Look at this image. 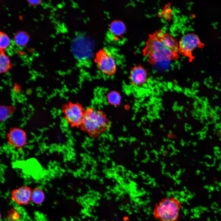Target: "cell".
<instances>
[{"label": "cell", "mask_w": 221, "mask_h": 221, "mask_svg": "<svg viewBox=\"0 0 221 221\" xmlns=\"http://www.w3.org/2000/svg\"><path fill=\"white\" fill-rule=\"evenodd\" d=\"M142 54L152 65L177 60L180 55L178 42L169 32L163 29H158L149 34Z\"/></svg>", "instance_id": "cell-1"}, {"label": "cell", "mask_w": 221, "mask_h": 221, "mask_svg": "<svg viewBox=\"0 0 221 221\" xmlns=\"http://www.w3.org/2000/svg\"><path fill=\"white\" fill-rule=\"evenodd\" d=\"M181 201L173 196L164 197L155 204L152 213L158 221H178Z\"/></svg>", "instance_id": "cell-2"}, {"label": "cell", "mask_w": 221, "mask_h": 221, "mask_svg": "<svg viewBox=\"0 0 221 221\" xmlns=\"http://www.w3.org/2000/svg\"><path fill=\"white\" fill-rule=\"evenodd\" d=\"M110 125V121L103 111L90 107L85 110L81 126L89 134L95 135L106 130Z\"/></svg>", "instance_id": "cell-3"}, {"label": "cell", "mask_w": 221, "mask_h": 221, "mask_svg": "<svg viewBox=\"0 0 221 221\" xmlns=\"http://www.w3.org/2000/svg\"><path fill=\"white\" fill-rule=\"evenodd\" d=\"M94 61L103 74L111 76L115 73L116 62L113 54L107 49L103 48L99 49L95 53Z\"/></svg>", "instance_id": "cell-4"}, {"label": "cell", "mask_w": 221, "mask_h": 221, "mask_svg": "<svg viewBox=\"0 0 221 221\" xmlns=\"http://www.w3.org/2000/svg\"><path fill=\"white\" fill-rule=\"evenodd\" d=\"M178 43L179 55L187 57L189 61H192L194 59L193 52L197 48H202L204 46V44L198 37L193 33L183 35Z\"/></svg>", "instance_id": "cell-5"}, {"label": "cell", "mask_w": 221, "mask_h": 221, "mask_svg": "<svg viewBox=\"0 0 221 221\" xmlns=\"http://www.w3.org/2000/svg\"><path fill=\"white\" fill-rule=\"evenodd\" d=\"M61 110L64 118L71 126H81L85 110L81 104L69 102L62 106Z\"/></svg>", "instance_id": "cell-6"}, {"label": "cell", "mask_w": 221, "mask_h": 221, "mask_svg": "<svg viewBox=\"0 0 221 221\" xmlns=\"http://www.w3.org/2000/svg\"><path fill=\"white\" fill-rule=\"evenodd\" d=\"M5 138L8 145L15 150H23L28 144L27 134L24 130L20 127L10 128L6 133Z\"/></svg>", "instance_id": "cell-7"}, {"label": "cell", "mask_w": 221, "mask_h": 221, "mask_svg": "<svg viewBox=\"0 0 221 221\" xmlns=\"http://www.w3.org/2000/svg\"><path fill=\"white\" fill-rule=\"evenodd\" d=\"M129 79L132 85L137 87L142 86L148 79L147 71L141 64L135 65L130 69Z\"/></svg>", "instance_id": "cell-8"}, {"label": "cell", "mask_w": 221, "mask_h": 221, "mask_svg": "<svg viewBox=\"0 0 221 221\" xmlns=\"http://www.w3.org/2000/svg\"><path fill=\"white\" fill-rule=\"evenodd\" d=\"M32 190L28 186H22L13 190L11 199L20 205H25L31 200Z\"/></svg>", "instance_id": "cell-9"}, {"label": "cell", "mask_w": 221, "mask_h": 221, "mask_svg": "<svg viewBox=\"0 0 221 221\" xmlns=\"http://www.w3.org/2000/svg\"><path fill=\"white\" fill-rule=\"evenodd\" d=\"M126 29V26L125 23L119 20L113 21L110 25V32L114 36L115 40L121 37L125 33Z\"/></svg>", "instance_id": "cell-10"}, {"label": "cell", "mask_w": 221, "mask_h": 221, "mask_svg": "<svg viewBox=\"0 0 221 221\" xmlns=\"http://www.w3.org/2000/svg\"><path fill=\"white\" fill-rule=\"evenodd\" d=\"M45 198L44 193L41 188L37 187L32 190L31 200L34 204H41Z\"/></svg>", "instance_id": "cell-11"}, {"label": "cell", "mask_w": 221, "mask_h": 221, "mask_svg": "<svg viewBox=\"0 0 221 221\" xmlns=\"http://www.w3.org/2000/svg\"><path fill=\"white\" fill-rule=\"evenodd\" d=\"M15 108L13 105H1L0 107V120L3 122L6 120L14 113Z\"/></svg>", "instance_id": "cell-12"}, {"label": "cell", "mask_w": 221, "mask_h": 221, "mask_svg": "<svg viewBox=\"0 0 221 221\" xmlns=\"http://www.w3.org/2000/svg\"><path fill=\"white\" fill-rule=\"evenodd\" d=\"M11 67L10 60L7 56L2 53L0 55V72L1 73L7 72Z\"/></svg>", "instance_id": "cell-13"}, {"label": "cell", "mask_w": 221, "mask_h": 221, "mask_svg": "<svg viewBox=\"0 0 221 221\" xmlns=\"http://www.w3.org/2000/svg\"><path fill=\"white\" fill-rule=\"evenodd\" d=\"M14 42L17 46H22L25 45L29 40V37L27 34L23 31L17 33L14 38Z\"/></svg>", "instance_id": "cell-14"}, {"label": "cell", "mask_w": 221, "mask_h": 221, "mask_svg": "<svg viewBox=\"0 0 221 221\" xmlns=\"http://www.w3.org/2000/svg\"><path fill=\"white\" fill-rule=\"evenodd\" d=\"M107 99L110 104L114 106H118L120 103L121 97L120 94L118 92L113 91L108 94Z\"/></svg>", "instance_id": "cell-15"}, {"label": "cell", "mask_w": 221, "mask_h": 221, "mask_svg": "<svg viewBox=\"0 0 221 221\" xmlns=\"http://www.w3.org/2000/svg\"><path fill=\"white\" fill-rule=\"evenodd\" d=\"M10 44V40L6 34L1 33L0 34V48L3 50L7 48Z\"/></svg>", "instance_id": "cell-16"}, {"label": "cell", "mask_w": 221, "mask_h": 221, "mask_svg": "<svg viewBox=\"0 0 221 221\" xmlns=\"http://www.w3.org/2000/svg\"><path fill=\"white\" fill-rule=\"evenodd\" d=\"M169 5L165 6L160 13V15L166 19H169L171 16L172 10L169 7Z\"/></svg>", "instance_id": "cell-17"}, {"label": "cell", "mask_w": 221, "mask_h": 221, "mask_svg": "<svg viewBox=\"0 0 221 221\" xmlns=\"http://www.w3.org/2000/svg\"><path fill=\"white\" fill-rule=\"evenodd\" d=\"M21 90V87L18 83H14L12 87V91L15 93H19Z\"/></svg>", "instance_id": "cell-18"}, {"label": "cell", "mask_w": 221, "mask_h": 221, "mask_svg": "<svg viewBox=\"0 0 221 221\" xmlns=\"http://www.w3.org/2000/svg\"><path fill=\"white\" fill-rule=\"evenodd\" d=\"M28 2L32 5H36L38 4L40 2V0H28Z\"/></svg>", "instance_id": "cell-19"}, {"label": "cell", "mask_w": 221, "mask_h": 221, "mask_svg": "<svg viewBox=\"0 0 221 221\" xmlns=\"http://www.w3.org/2000/svg\"><path fill=\"white\" fill-rule=\"evenodd\" d=\"M217 134L219 136L221 137V130H219L217 131Z\"/></svg>", "instance_id": "cell-20"}, {"label": "cell", "mask_w": 221, "mask_h": 221, "mask_svg": "<svg viewBox=\"0 0 221 221\" xmlns=\"http://www.w3.org/2000/svg\"><path fill=\"white\" fill-rule=\"evenodd\" d=\"M168 153V152L166 151H164L162 152V154L164 156H166L167 155Z\"/></svg>", "instance_id": "cell-21"}, {"label": "cell", "mask_w": 221, "mask_h": 221, "mask_svg": "<svg viewBox=\"0 0 221 221\" xmlns=\"http://www.w3.org/2000/svg\"><path fill=\"white\" fill-rule=\"evenodd\" d=\"M211 190V191H213L214 189V188L213 186H209V189Z\"/></svg>", "instance_id": "cell-22"}, {"label": "cell", "mask_w": 221, "mask_h": 221, "mask_svg": "<svg viewBox=\"0 0 221 221\" xmlns=\"http://www.w3.org/2000/svg\"><path fill=\"white\" fill-rule=\"evenodd\" d=\"M204 157L205 158L207 157V158H208L210 159H211V157L210 155H205Z\"/></svg>", "instance_id": "cell-23"}, {"label": "cell", "mask_w": 221, "mask_h": 221, "mask_svg": "<svg viewBox=\"0 0 221 221\" xmlns=\"http://www.w3.org/2000/svg\"><path fill=\"white\" fill-rule=\"evenodd\" d=\"M214 150H215V151L219 150V147H217V146L215 147H214Z\"/></svg>", "instance_id": "cell-24"}, {"label": "cell", "mask_w": 221, "mask_h": 221, "mask_svg": "<svg viewBox=\"0 0 221 221\" xmlns=\"http://www.w3.org/2000/svg\"><path fill=\"white\" fill-rule=\"evenodd\" d=\"M200 172H201V171H200V170H197L196 171V174H197V175H199V174H200Z\"/></svg>", "instance_id": "cell-25"}, {"label": "cell", "mask_w": 221, "mask_h": 221, "mask_svg": "<svg viewBox=\"0 0 221 221\" xmlns=\"http://www.w3.org/2000/svg\"><path fill=\"white\" fill-rule=\"evenodd\" d=\"M192 143L194 146H196L197 145V143L196 142H193Z\"/></svg>", "instance_id": "cell-26"}, {"label": "cell", "mask_w": 221, "mask_h": 221, "mask_svg": "<svg viewBox=\"0 0 221 221\" xmlns=\"http://www.w3.org/2000/svg\"><path fill=\"white\" fill-rule=\"evenodd\" d=\"M205 164L206 165V166L207 167H209L211 166V165L209 164L208 163H207V162H205Z\"/></svg>", "instance_id": "cell-27"}, {"label": "cell", "mask_w": 221, "mask_h": 221, "mask_svg": "<svg viewBox=\"0 0 221 221\" xmlns=\"http://www.w3.org/2000/svg\"><path fill=\"white\" fill-rule=\"evenodd\" d=\"M204 188H205L209 189V186H208V185H205V186L204 187Z\"/></svg>", "instance_id": "cell-28"}, {"label": "cell", "mask_w": 221, "mask_h": 221, "mask_svg": "<svg viewBox=\"0 0 221 221\" xmlns=\"http://www.w3.org/2000/svg\"><path fill=\"white\" fill-rule=\"evenodd\" d=\"M140 173L141 174H144L145 173L144 172H140Z\"/></svg>", "instance_id": "cell-29"}, {"label": "cell", "mask_w": 221, "mask_h": 221, "mask_svg": "<svg viewBox=\"0 0 221 221\" xmlns=\"http://www.w3.org/2000/svg\"><path fill=\"white\" fill-rule=\"evenodd\" d=\"M215 188H216V189L218 191H219V187H216Z\"/></svg>", "instance_id": "cell-30"}, {"label": "cell", "mask_w": 221, "mask_h": 221, "mask_svg": "<svg viewBox=\"0 0 221 221\" xmlns=\"http://www.w3.org/2000/svg\"><path fill=\"white\" fill-rule=\"evenodd\" d=\"M207 220L208 221H211V219L210 218H207Z\"/></svg>", "instance_id": "cell-31"}, {"label": "cell", "mask_w": 221, "mask_h": 221, "mask_svg": "<svg viewBox=\"0 0 221 221\" xmlns=\"http://www.w3.org/2000/svg\"><path fill=\"white\" fill-rule=\"evenodd\" d=\"M205 179H206V177L205 176H203L202 177V179L203 180H205Z\"/></svg>", "instance_id": "cell-32"}, {"label": "cell", "mask_w": 221, "mask_h": 221, "mask_svg": "<svg viewBox=\"0 0 221 221\" xmlns=\"http://www.w3.org/2000/svg\"><path fill=\"white\" fill-rule=\"evenodd\" d=\"M208 197L209 199H210L211 197V195H209L208 196Z\"/></svg>", "instance_id": "cell-33"}, {"label": "cell", "mask_w": 221, "mask_h": 221, "mask_svg": "<svg viewBox=\"0 0 221 221\" xmlns=\"http://www.w3.org/2000/svg\"><path fill=\"white\" fill-rule=\"evenodd\" d=\"M161 148L162 149H163L164 148V145H162L161 146Z\"/></svg>", "instance_id": "cell-34"}, {"label": "cell", "mask_w": 221, "mask_h": 221, "mask_svg": "<svg viewBox=\"0 0 221 221\" xmlns=\"http://www.w3.org/2000/svg\"><path fill=\"white\" fill-rule=\"evenodd\" d=\"M218 212V211H216V210H215V211H214V213H217Z\"/></svg>", "instance_id": "cell-35"}, {"label": "cell", "mask_w": 221, "mask_h": 221, "mask_svg": "<svg viewBox=\"0 0 221 221\" xmlns=\"http://www.w3.org/2000/svg\"><path fill=\"white\" fill-rule=\"evenodd\" d=\"M173 164L172 163H171L170 165L171 166H173Z\"/></svg>", "instance_id": "cell-36"}, {"label": "cell", "mask_w": 221, "mask_h": 221, "mask_svg": "<svg viewBox=\"0 0 221 221\" xmlns=\"http://www.w3.org/2000/svg\"><path fill=\"white\" fill-rule=\"evenodd\" d=\"M172 143L173 144H174L175 143V141H172Z\"/></svg>", "instance_id": "cell-37"}, {"label": "cell", "mask_w": 221, "mask_h": 221, "mask_svg": "<svg viewBox=\"0 0 221 221\" xmlns=\"http://www.w3.org/2000/svg\"><path fill=\"white\" fill-rule=\"evenodd\" d=\"M191 217H192V218H194L195 217L194 216H191Z\"/></svg>", "instance_id": "cell-38"}, {"label": "cell", "mask_w": 221, "mask_h": 221, "mask_svg": "<svg viewBox=\"0 0 221 221\" xmlns=\"http://www.w3.org/2000/svg\"><path fill=\"white\" fill-rule=\"evenodd\" d=\"M140 149V148L139 147H138V148H137V150H139Z\"/></svg>", "instance_id": "cell-39"}, {"label": "cell", "mask_w": 221, "mask_h": 221, "mask_svg": "<svg viewBox=\"0 0 221 221\" xmlns=\"http://www.w3.org/2000/svg\"><path fill=\"white\" fill-rule=\"evenodd\" d=\"M136 166H137V167H138V166H139V164H137Z\"/></svg>", "instance_id": "cell-40"}, {"label": "cell", "mask_w": 221, "mask_h": 221, "mask_svg": "<svg viewBox=\"0 0 221 221\" xmlns=\"http://www.w3.org/2000/svg\"><path fill=\"white\" fill-rule=\"evenodd\" d=\"M210 138L211 139H212V137L211 136H209Z\"/></svg>", "instance_id": "cell-41"}, {"label": "cell", "mask_w": 221, "mask_h": 221, "mask_svg": "<svg viewBox=\"0 0 221 221\" xmlns=\"http://www.w3.org/2000/svg\"><path fill=\"white\" fill-rule=\"evenodd\" d=\"M153 163L154 162V161H153V160L151 161Z\"/></svg>", "instance_id": "cell-42"}, {"label": "cell", "mask_w": 221, "mask_h": 221, "mask_svg": "<svg viewBox=\"0 0 221 221\" xmlns=\"http://www.w3.org/2000/svg\"><path fill=\"white\" fill-rule=\"evenodd\" d=\"M219 140L220 141H221V137L220 138Z\"/></svg>", "instance_id": "cell-43"}, {"label": "cell", "mask_w": 221, "mask_h": 221, "mask_svg": "<svg viewBox=\"0 0 221 221\" xmlns=\"http://www.w3.org/2000/svg\"><path fill=\"white\" fill-rule=\"evenodd\" d=\"M194 151L195 152H196V150H194Z\"/></svg>", "instance_id": "cell-44"}, {"label": "cell", "mask_w": 221, "mask_h": 221, "mask_svg": "<svg viewBox=\"0 0 221 221\" xmlns=\"http://www.w3.org/2000/svg\"><path fill=\"white\" fill-rule=\"evenodd\" d=\"M135 161H137V159H136L135 158Z\"/></svg>", "instance_id": "cell-45"}, {"label": "cell", "mask_w": 221, "mask_h": 221, "mask_svg": "<svg viewBox=\"0 0 221 221\" xmlns=\"http://www.w3.org/2000/svg\"><path fill=\"white\" fill-rule=\"evenodd\" d=\"M215 218H216V216H215Z\"/></svg>", "instance_id": "cell-46"}, {"label": "cell", "mask_w": 221, "mask_h": 221, "mask_svg": "<svg viewBox=\"0 0 221 221\" xmlns=\"http://www.w3.org/2000/svg\"><path fill=\"white\" fill-rule=\"evenodd\" d=\"M215 221H218V220L217 219H216V220H215Z\"/></svg>", "instance_id": "cell-47"}, {"label": "cell", "mask_w": 221, "mask_h": 221, "mask_svg": "<svg viewBox=\"0 0 221 221\" xmlns=\"http://www.w3.org/2000/svg\"><path fill=\"white\" fill-rule=\"evenodd\" d=\"M220 215H221V213H220Z\"/></svg>", "instance_id": "cell-48"}]
</instances>
